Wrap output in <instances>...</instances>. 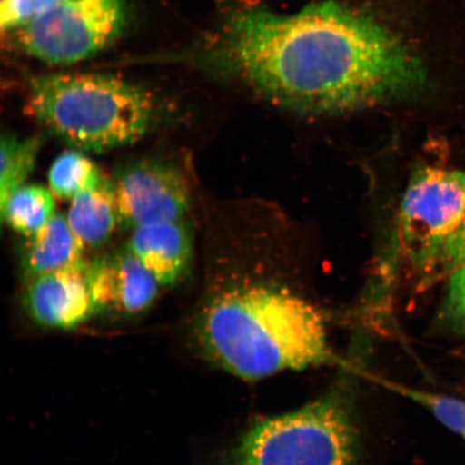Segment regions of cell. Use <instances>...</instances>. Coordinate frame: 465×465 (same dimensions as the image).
Returning a JSON list of instances; mask_svg holds the SVG:
<instances>
[{"label": "cell", "mask_w": 465, "mask_h": 465, "mask_svg": "<svg viewBox=\"0 0 465 465\" xmlns=\"http://www.w3.org/2000/svg\"><path fill=\"white\" fill-rule=\"evenodd\" d=\"M220 65L270 100L336 113L414 95L426 64L391 28L351 5L324 0L293 14L236 11L219 35Z\"/></svg>", "instance_id": "1"}, {"label": "cell", "mask_w": 465, "mask_h": 465, "mask_svg": "<svg viewBox=\"0 0 465 465\" xmlns=\"http://www.w3.org/2000/svg\"><path fill=\"white\" fill-rule=\"evenodd\" d=\"M195 335L209 360L247 381L332 358L322 313L275 284H237L213 296L197 319Z\"/></svg>", "instance_id": "2"}, {"label": "cell", "mask_w": 465, "mask_h": 465, "mask_svg": "<svg viewBox=\"0 0 465 465\" xmlns=\"http://www.w3.org/2000/svg\"><path fill=\"white\" fill-rule=\"evenodd\" d=\"M27 108L35 119L75 148L104 153L142 138L155 119V103L137 85L97 74L34 78Z\"/></svg>", "instance_id": "3"}, {"label": "cell", "mask_w": 465, "mask_h": 465, "mask_svg": "<svg viewBox=\"0 0 465 465\" xmlns=\"http://www.w3.org/2000/svg\"><path fill=\"white\" fill-rule=\"evenodd\" d=\"M226 465H361L351 399L334 391L298 410L255 422Z\"/></svg>", "instance_id": "4"}, {"label": "cell", "mask_w": 465, "mask_h": 465, "mask_svg": "<svg viewBox=\"0 0 465 465\" xmlns=\"http://www.w3.org/2000/svg\"><path fill=\"white\" fill-rule=\"evenodd\" d=\"M126 23L124 0H60L14 29L28 55L72 65L106 49Z\"/></svg>", "instance_id": "5"}, {"label": "cell", "mask_w": 465, "mask_h": 465, "mask_svg": "<svg viewBox=\"0 0 465 465\" xmlns=\"http://www.w3.org/2000/svg\"><path fill=\"white\" fill-rule=\"evenodd\" d=\"M465 211V172L424 167L411 180L400 214L405 253L433 277L439 255Z\"/></svg>", "instance_id": "6"}, {"label": "cell", "mask_w": 465, "mask_h": 465, "mask_svg": "<svg viewBox=\"0 0 465 465\" xmlns=\"http://www.w3.org/2000/svg\"><path fill=\"white\" fill-rule=\"evenodd\" d=\"M114 192L119 224L126 229L182 220L190 207L187 179L164 163L143 162L127 168L114 183Z\"/></svg>", "instance_id": "7"}, {"label": "cell", "mask_w": 465, "mask_h": 465, "mask_svg": "<svg viewBox=\"0 0 465 465\" xmlns=\"http://www.w3.org/2000/svg\"><path fill=\"white\" fill-rule=\"evenodd\" d=\"M87 263L32 278L26 291L29 315L45 328L71 330L95 315Z\"/></svg>", "instance_id": "8"}, {"label": "cell", "mask_w": 465, "mask_h": 465, "mask_svg": "<svg viewBox=\"0 0 465 465\" xmlns=\"http://www.w3.org/2000/svg\"><path fill=\"white\" fill-rule=\"evenodd\" d=\"M97 311L138 313L153 305L160 283L129 248L87 263Z\"/></svg>", "instance_id": "9"}, {"label": "cell", "mask_w": 465, "mask_h": 465, "mask_svg": "<svg viewBox=\"0 0 465 465\" xmlns=\"http://www.w3.org/2000/svg\"><path fill=\"white\" fill-rule=\"evenodd\" d=\"M127 248L160 286H172L188 270L192 254L191 232L182 220L145 224L133 230Z\"/></svg>", "instance_id": "10"}, {"label": "cell", "mask_w": 465, "mask_h": 465, "mask_svg": "<svg viewBox=\"0 0 465 465\" xmlns=\"http://www.w3.org/2000/svg\"><path fill=\"white\" fill-rule=\"evenodd\" d=\"M84 248L67 217L55 213L44 228L29 237L23 265L31 278L66 269L85 262Z\"/></svg>", "instance_id": "11"}, {"label": "cell", "mask_w": 465, "mask_h": 465, "mask_svg": "<svg viewBox=\"0 0 465 465\" xmlns=\"http://www.w3.org/2000/svg\"><path fill=\"white\" fill-rule=\"evenodd\" d=\"M67 220L85 247L104 245L119 224L114 183L104 179L74 197Z\"/></svg>", "instance_id": "12"}, {"label": "cell", "mask_w": 465, "mask_h": 465, "mask_svg": "<svg viewBox=\"0 0 465 465\" xmlns=\"http://www.w3.org/2000/svg\"><path fill=\"white\" fill-rule=\"evenodd\" d=\"M54 192L39 184H25L0 206L3 220L14 231L31 237L55 216Z\"/></svg>", "instance_id": "13"}, {"label": "cell", "mask_w": 465, "mask_h": 465, "mask_svg": "<svg viewBox=\"0 0 465 465\" xmlns=\"http://www.w3.org/2000/svg\"><path fill=\"white\" fill-rule=\"evenodd\" d=\"M48 179L50 190L58 199L73 200L81 192L100 184L104 176L86 155L67 151L52 163Z\"/></svg>", "instance_id": "14"}, {"label": "cell", "mask_w": 465, "mask_h": 465, "mask_svg": "<svg viewBox=\"0 0 465 465\" xmlns=\"http://www.w3.org/2000/svg\"><path fill=\"white\" fill-rule=\"evenodd\" d=\"M40 141L36 137L19 139L11 135L2 138V170H0V206L10 195L25 185L36 165Z\"/></svg>", "instance_id": "15"}, {"label": "cell", "mask_w": 465, "mask_h": 465, "mask_svg": "<svg viewBox=\"0 0 465 465\" xmlns=\"http://www.w3.org/2000/svg\"><path fill=\"white\" fill-rule=\"evenodd\" d=\"M398 391L405 397L421 405L450 431L465 439V401L440 393L400 387Z\"/></svg>", "instance_id": "16"}, {"label": "cell", "mask_w": 465, "mask_h": 465, "mask_svg": "<svg viewBox=\"0 0 465 465\" xmlns=\"http://www.w3.org/2000/svg\"><path fill=\"white\" fill-rule=\"evenodd\" d=\"M60 0H2L0 4V26L14 31L34 16L42 14Z\"/></svg>", "instance_id": "17"}, {"label": "cell", "mask_w": 465, "mask_h": 465, "mask_svg": "<svg viewBox=\"0 0 465 465\" xmlns=\"http://www.w3.org/2000/svg\"><path fill=\"white\" fill-rule=\"evenodd\" d=\"M445 313L451 327L465 335V263L450 275Z\"/></svg>", "instance_id": "18"}, {"label": "cell", "mask_w": 465, "mask_h": 465, "mask_svg": "<svg viewBox=\"0 0 465 465\" xmlns=\"http://www.w3.org/2000/svg\"><path fill=\"white\" fill-rule=\"evenodd\" d=\"M465 263V211L460 223L445 242L436 262L433 277L450 275Z\"/></svg>", "instance_id": "19"}]
</instances>
